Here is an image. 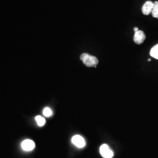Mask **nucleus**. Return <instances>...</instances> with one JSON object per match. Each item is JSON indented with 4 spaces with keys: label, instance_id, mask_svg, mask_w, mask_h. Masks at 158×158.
<instances>
[{
    "label": "nucleus",
    "instance_id": "1",
    "mask_svg": "<svg viewBox=\"0 0 158 158\" xmlns=\"http://www.w3.org/2000/svg\"><path fill=\"white\" fill-rule=\"evenodd\" d=\"M80 59L83 61L85 65L89 68H96L98 63V60L96 57L91 56L87 53H83L80 56Z\"/></svg>",
    "mask_w": 158,
    "mask_h": 158
},
{
    "label": "nucleus",
    "instance_id": "2",
    "mask_svg": "<svg viewBox=\"0 0 158 158\" xmlns=\"http://www.w3.org/2000/svg\"><path fill=\"white\" fill-rule=\"evenodd\" d=\"M100 152L102 156L104 158H112L114 156L113 151L107 144H103L100 148Z\"/></svg>",
    "mask_w": 158,
    "mask_h": 158
},
{
    "label": "nucleus",
    "instance_id": "3",
    "mask_svg": "<svg viewBox=\"0 0 158 158\" xmlns=\"http://www.w3.org/2000/svg\"><path fill=\"white\" fill-rule=\"evenodd\" d=\"M72 142L76 147L79 148H82L85 145V139L79 135H76L73 136L72 138Z\"/></svg>",
    "mask_w": 158,
    "mask_h": 158
},
{
    "label": "nucleus",
    "instance_id": "4",
    "mask_svg": "<svg viewBox=\"0 0 158 158\" xmlns=\"http://www.w3.org/2000/svg\"><path fill=\"white\" fill-rule=\"evenodd\" d=\"M146 39L145 34L142 31H138L135 32V35L134 36V40L135 43L138 45L142 44Z\"/></svg>",
    "mask_w": 158,
    "mask_h": 158
},
{
    "label": "nucleus",
    "instance_id": "5",
    "mask_svg": "<svg viewBox=\"0 0 158 158\" xmlns=\"http://www.w3.org/2000/svg\"><path fill=\"white\" fill-rule=\"evenodd\" d=\"M153 5L154 4L152 1H147L142 6V13L145 15H149L152 12Z\"/></svg>",
    "mask_w": 158,
    "mask_h": 158
},
{
    "label": "nucleus",
    "instance_id": "6",
    "mask_svg": "<svg viewBox=\"0 0 158 158\" xmlns=\"http://www.w3.org/2000/svg\"><path fill=\"white\" fill-rule=\"evenodd\" d=\"M21 147L23 150L25 151H31L35 148V145L33 141L31 139H26L22 142Z\"/></svg>",
    "mask_w": 158,
    "mask_h": 158
},
{
    "label": "nucleus",
    "instance_id": "7",
    "mask_svg": "<svg viewBox=\"0 0 158 158\" xmlns=\"http://www.w3.org/2000/svg\"><path fill=\"white\" fill-rule=\"evenodd\" d=\"M150 55L151 56L158 59V44L154 46L150 51Z\"/></svg>",
    "mask_w": 158,
    "mask_h": 158
},
{
    "label": "nucleus",
    "instance_id": "8",
    "mask_svg": "<svg viewBox=\"0 0 158 158\" xmlns=\"http://www.w3.org/2000/svg\"><path fill=\"white\" fill-rule=\"evenodd\" d=\"M153 4L154 5L151 14L153 17L158 19V1H155V2H153Z\"/></svg>",
    "mask_w": 158,
    "mask_h": 158
},
{
    "label": "nucleus",
    "instance_id": "9",
    "mask_svg": "<svg viewBox=\"0 0 158 158\" xmlns=\"http://www.w3.org/2000/svg\"><path fill=\"white\" fill-rule=\"evenodd\" d=\"M35 120H36L37 124L40 127H42V126H44V125L45 124V119L43 118L42 117L40 116V115L36 116L35 117Z\"/></svg>",
    "mask_w": 158,
    "mask_h": 158
},
{
    "label": "nucleus",
    "instance_id": "10",
    "mask_svg": "<svg viewBox=\"0 0 158 158\" xmlns=\"http://www.w3.org/2000/svg\"><path fill=\"white\" fill-rule=\"evenodd\" d=\"M43 114L45 117H51V115H52V111L51 110V108L46 107L43 111Z\"/></svg>",
    "mask_w": 158,
    "mask_h": 158
},
{
    "label": "nucleus",
    "instance_id": "11",
    "mask_svg": "<svg viewBox=\"0 0 158 158\" xmlns=\"http://www.w3.org/2000/svg\"><path fill=\"white\" fill-rule=\"evenodd\" d=\"M134 30L135 31V32H136V31H139V30H138V28L137 27H135V28H134Z\"/></svg>",
    "mask_w": 158,
    "mask_h": 158
},
{
    "label": "nucleus",
    "instance_id": "12",
    "mask_svg": "<svg viewBox=\"0 0 158 158\" xmlns=\"http://www.w3.org/2000/svg\"><path fill=\"white\" fill-rule=\"evenodd\" d=\"M151 60V59H149L148 60V62H150Z\"/></svg>",
    "mask_w": 158,
    "mask_h": 158
}]
</instances>
